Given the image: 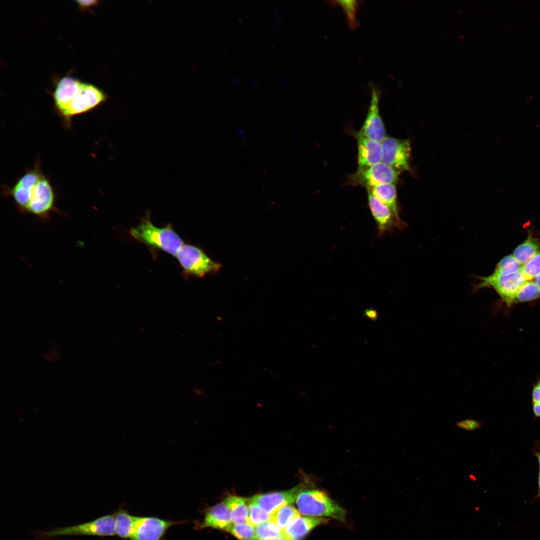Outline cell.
Segmentation results:
<instances>
[{
  "label": "cell",
  "mask_w": 540,
  "mask_h": 540,
  "mask_svg": "<svg viewBox=\"0 0 540 540\" xmlns=\"http://www.w3.org/2000/svg\"><path fill=\"white\" fill-rule=\"evenodd\" d=\"M129 234L136 240L172 256H176L184 244L182 240L170 224L163 228L154 226L150 220L149 212L136 227L130 230Z\"/></svg>",
  "instance_id": "6da1fadb"
},
{
  "label": "cell",
  "mask_w": 540,
  "mask_h": 540,
  "mask_svg": "<svg viewBox=\"0 0 540 540\" xmlns=\"http://www.w3.org/2000/svg\"><path fill=\"white\" fill-rule=\"evenodd\" d=\"M296 502L300 513L305 516L345 520L346 510L320 490L306 488L300 493Z\"/></svg>",
  "instance_id": "7a4b0ae2"
},
{
  "label": "cell",
  "mask_w": 540,
  "mask_h": 540,
  "mask_svg": "<svg viewBox=\"0 0 540 540\" xmlns=\"http://www.w3.org/2000/svg\"><path fill=\"white\" fill-rule=\"evenodd\" d=\"M108 100V96L102 90L93 84L84 82L80 92L57 113L68 128L74 116L91 111Z\"/></svg>",
  "instance_id": "3957f363"
},
{
  "label": "cell",
  "mask_w": 540,
  "mask_h": 540,
  "mask_svg": "<svg viewBox=\"0 0 540 540\" xmlns=\"http://www.w3.org/2000/svg\"><path fill=\"white\" fill-rule=\"evenodd\" d=\"M115 534V517L114 514L102 516L86 523L42 532L38 533V536L41 540H48L66 536H107Z\"/></svg>",
  "instance_id": "277c9868"
},
{
  "label": "cell",
  "mask_w": 540,
  "mask_h": 540,
  "mask_svg": "<svg viewBox=\"0 0 540 540\" xmlns=\"http://www.w3.org/2000/svg\"><path fill=\"white\" fill-rule=\"evenodd\" d=\"M56 196L50 180L43 174L34 186L26 214L40 221L48 222L52 212H61L56 207Z\"/></svg>",
  "instance_id": "5b68a950"
},
{
  "label": "cell",
  "mask_w": 540,
  "mask_h": 540,
  "mask_svg": "<svg viewBox=\"0 0 540 540\" xmlns=\"http://www.w3.org/2000/svg\"><path fill=\"white\" fill-rule=\"evenodd\" d=\"M186 276L201 278L219 271L221 265L212 260L200 248L184 244L176 255Z\"/></svg>",
  "instance_id": "8992f818"
},
{
  "label": "cell",
  "mask_w": 540,
  "mask_h": 540,
  "mask_svg": "<svg viewBox=\"0 0 540 540\" xmlns=\"http://www.w3.org/2000/svg\"><path fill=\"white\" fill-rule=\"evenodd\" d=\"M400 173L380 162L368 167L357 168L354 173L349 176L348 183L368 190L380 185L396 184Z\"/></svg>",
  "instance_id": "52a82bcc"
},
{
  "label": "cell",
  "mask_w": 540,
  "mask_h": 540,
  "mask_svg": "<svg viewBox=\"0 0 540 540\" xmlns=\"http://www.w3.org/2000/svg\"><path fill=\"white\" fill-rule=\"evenodd\" d=\"M480 282L474 286L475 290L492 288L499 294L502 300L508 304H512L516 293L528 280L522 270L510 275L492 274L488 276L479 277Z\"/></svg>",
  "instance_id": "ba28073f"
},
{
  "label": "cell",
  "mask_w": 540,
  "mask_h": 540,
  "mask_svg": "<svg viewBox=\"0 0 540 540\" xmlns=\"http://www.w3.org/2000/svg\"><path fill=\"white\" fill-rule=\"evenodd\" d=\"M42 174L36 162L34 167L27 170L12 186L4 188V196L12 198L20 212L26 214L33 189Z\"/></svg>",
  "instance_id": "9c48e42d"
},
{
  "label": "cell",
  "mask_w": 540,
  "mask_h": 540,
  "mask_svg": "<svg viewBox=\"0 0 540 540\" xmlns=\"http://www.w3.org/2000/svg\"><path fill=\"white\" fill-rule=\"evenodd\" d=\"M380 142L382 162L400 172L410 169L411 148L408 140L386 136Z\"/></svg>",
  "instance_id": "30bf717a"
},
{
  "label": "cell",
  "mask_w": 540,
  "mask_h": 540,
  "mask_svg": "<svg viewBox=\"0 0 540 540\" xmlns=\"http://www.w3.org/2000/svg\"><path fill=\"white\" fill-rule=\"evenodd\" d=\"M184 522L156 516H138L132 534L126 540H165L166 532L170 527Z\"/></svg>",
  "instance_id": "8fae6325"
},
{
  "label": "cell",
  "mask_w": 540,
  "mask_h": 540,
  "mask_svg": "<svg viewBox=\"0 0 540 540\" xmlns=\"http://www.w3.org/2000/svg\"><path fill=\"white\" fill-rule=\"evenodd\" d=\"M304 487L305 484L302 483L286 490L258 494L248 500L266 512L272 514L282 507L292 504L300 493L306 489Z\"/></svg>",
  "instance_id": "7c38bea8"
},
{
  "label": "cell",
  "mask_w": 540,
  "mask_h": 540,
  "mask_svg": "<svg viewBox=\"0 0 540 540\" xmlns=\"http://www.w3.org/2000/svg\"><path fill=\"white\" fill-rule=\"evenodd\" d=\"M371 90V99L367 115L358 132L368 138L381 142L386 136L385 127L380 112V92L373 85Z\"/></svg>",
  "instance_id": "4fadbf2b"
},
{
  "label": "cell",
  "mask_w": 540,
  "mask_h": 540,
  "mask_svg": "<svg viewBox=\"0 0 540 540\" xmlns=\"http://www.w3.org/2000/svg\"><path fill=\"white\" fill-rule=\"evenodd\" d=\"M367 191L368 207L376 222L379 236L394 228L404 226V222L396 218L387 206L370 191Z\"/></svg>",
  "instance_id": "5bb4252c"
},
{
  "label": "cell",
  "mask_w": 540,
  "mask_h": 540,
  "mask_svg": "<svg viewBox=\"0 0 540 540\" xmlns=\"http://www.w3.org/2000/svg\"><path fill=\"white\" fill-rule=\"evenodd\" d=\"M84 82L70 76L61 78L52 93L56 112L64 108L81 91Z\"/></svg>",
  "instance_id": "9a60e30c"
},
{
  "label": "cell",
  "mask_w": 540,
  "mask_h": 540,
  "mask_svg": "<svg viewBox=\"0 0 540 540\" xmlns=\"http://www.w3.org/2000/svg\"><path fill=\"white\" fill-rule=\"evenodd\" d=\"M358 146V168L382 162L381 142L368 138L358 132L356 134Z\"/></svg>",
  "instance_id": "2e32d148"
},
{
  "label": "cell",
  "mask_w": 540,
  "mask_h": 540,
  "mask_svg": "<svg viewBox=\"0 0 540 540\" xmlns=\"http://www.w3.org/2000/svg\"><path fill=\"white\" fill-rule=\"evenodd\" d=\"M328 518L308 516H300L282 531L284 540H302L312 530L326 524Z\"/></svg>",
  "instance_id": "e0dca14e"
},
{
  "label": "cell",
  "mask_w": 540,
  "mask_h": 540,
  "mask_svg": "<svg viewBox=\"0 0 540 540\" xmlns=\"http://www.w3.org/2000/svg\"><path fill=\"white\" fill-rule=\"evenodd\" d=\"M233 522L230 512L222 502L208 508L204 514L202 521L196 524V528H212L228 531Z\"/></svg>",
  "instance_id": "ac0fdd59"
},
{
  "label": "cell",
  "mask_w": 540,
  "mask_h": 540,
  "mask_svg": "<svg viewBox=\"0 0 540 540\" xmlns=\"http://www.w3.org/2000/svg\"><path fill=\"white\" fill-rule=\"evenodd\" d=\"M222 503L229 510L233 524L247 522L249 511L248 499L232 496L226 498Z\"/></svg>",
  "instance_id": "d6986e66"
},
{
  "label": "cell",
  "mask_w": 540,
  "mask_h": 540,
  "mask_svg": "<svg viewBox=\"0 0 540 540\" xmlns=\"http://www.w3.org/2000/svg\"><path fill=\"white\" fill-rule=\"evenodd\" d=\"M116 534L124 539L132 534L138 516H132L124 508H120L114 514Z\"/></svg>",
  "instance_id": "ffe728a7"
},
{
  "label": "cell",
  "mask_w": 540,
  "mask_h": 540,
  "mask_svg": "<svg viewBox=\"0 0 540 540\" xmlns=\"http://www.w3.org/2000/svg\"><path fill=\"white\" fill-rule=\"evenodd\" d=\"M367 190L370 191L381 202L387 206L396 218L398 220L402 221L399 216L396 189L395 184L380 185L368 189Z\"/></svg>",
  "instance_id": "44dd1931"
},
{
  "label": "cell",
  "mask_w": 540,
  "mask_h": 540,
  "mask_svg": "<svg viewBox=\"0 0 540 540\" xmlns=\"http://www.w3.org/2000/svg\"><path fill=\"white\" fill-rule=\"evenodd\" d=\"M540 246L538 240L529 236L514 250L512 255L520 264L523 265L539 252Z\"/></svg>",
  "instance_id": "7402d4cb"
},
{
  "label": "cell",
  "mask_w": 540,
  "mask_h": 540,
  "mask_svg": "<svg viewBox=\"0 0 540 540\" xmlns=\"http://www.w3.org/2000/svg\"><path fill=\"white\" fill-rule=\"evenodd\" d=\"M300 513L291 505L284 506L272 514L271 520L282 531L294 520L300 516Z\"/></svg>",
  "instance_id": "603a6c76"
},
{
  "label": "cell",
  "mask_w": 540,
  "mask_h": 540,
  "mask_svg": "<svg viewBox=\"0 0 540 540\" xmlns=\"http://www.w3.org/2000/svg\"><path fill=\"white\" fill-rule=\"evenodd\" d=\"M540 298V287L532 280H526L514 296L512 304L532 300Z\"/></svg>",
  "instance_id": "cb8c5ba5"
},
{
  "label": "cell",
  "mask_w": 540,
  "mask_h": 540,
  "mask_svg": "<svg viewBox=\"0 0 540 540\" xmlns=\"http://www.w3.org/2000/svg\"><path fill=\"white\" fill-rule=\"evenodd\" d=\"M522 265L512 255L504 257L496 265L493 273L502 275H510L522 270Z\"/></svg>",
  "instance_id": "d4e9b609"
},
{
  "label": "cell",
  "mask_w": 540,
  "mask_h": 540,
  "mask_svg": "<svg viewBox=\"0 0 540 540\" xmlns=\"http://www.w3.org/2000/svg\"><path fill=\"white\" fill-rule=\"evenodd\" d=\"M249 502V511L246 522L256 526L263 522L270 520L272 514L268 513L254 502Z\"/></svg>",
  "instance_id": "484cf974"
},
{
  "label": "cell",
  "mask_w": 540,
  "mask_h": 540,
  "mask_svg": "<svg viewBox=\"0 0 540 540\" xmlns=\"http://www.w3.org/2000/svg\"><path fill=\"white\" fill-rule=\"evenodd\" d=\"M239 540H256V528L248 524H234L228 530Z\"/></svg>",
  "instance_id": "4316f807"
},
{
  "label": "cell",
  "mask_w": 540,
  "mask_h": 540,
  "mask_svg": "<svg viewBox=\"0 0 540 540\" xmlns=\"http://www.w3.org/2000/svg\"><path fill=\"white\" fill-rule=\"evenodd\" d=\"M256 540L278 536L282 534L281 529L271 520L256 526Z\"/></svg>",
  "instance_id": "83f0119b"
},
{
  "label": "cell",
  "mask_w": 540,
  "mask_h": 540,
  "mask_svg": "<svg viewBox=\"0 0 540 540\" xmlns=\"http://www.w3.org/2000/svg\"><path fill=\"white\" fill-rule=\"evenodd\" d=\"M332 2L338 4L342 8L350 27L352 29L356 28L358 24L356 18V10L358 8V2L356 0H335Z\"/></svg>",
  "instance_id": "f1b7e54d"
},
{
  "label": "cell",
  "mask_w": 540,
  "mask_h": 540,
  "mask_svg": "<svg viewBox=\"0 0 540 540\" xmlns=\"http://www.w3.org/2000/svg\"><path fill=\"white\" fill-rule=\"evenodd\" d=\"M522 271L528 280H534L540 274V252L522 265Z\"/></svg>",
  "instance_id": "f546056e"
},
{
  "label": "cell",
  "mask_w": 540,
  "mask_h": 540,
  "mask_svg": "<svg viewBox=\"0 0 540 540\" xmlns=\"http://www.w3.org/2000/svg\"><path fill=\"white\" fill-rule=\"evenodd\" d=\"M482 424L480 421L472 419L464 420L456 423V426L458 428L468 431H473L478 429Z\"/></svg>",
  "instance_id": "4dcf8cb0"
},
{
  "label": "cell",
  "mask_w": 540,
  "mask_h": 540,
  "mask_svg": "<svg viewBox=\"0 0 540 540\" xmlns=\"http://www.w3.org/2000/svg\"><path fill=\"white\" fill-rule=\"evenodd\" d=\"M79 8L84 10L96 6L98 2V0H76Z\"/></svg>",
  "instance_id": "1f68e13d"
},
{
  "label": "cell",
  "mask_w": 540,
  "mask_h": 540,
  "mask_svg": "<svg viewBox=\"0 0 540 540\" xmlns=\"http://www.w3.org/2000/svg\"><path fill=\"white\" fill-rule=\"evenodd\" d=\"M532 399L534 403H540V380L536 384L533 388Z\"/></svg>",
  "instance_id": "d6a6232c"
},
{
  "label": "cell",
  "mask_w": 540,
  "mask_h": 540,
  "mask_svg": "<svg viewBox=\"0 0 540 540\" xmlns=\"http://www.w3.org/2000/svg\"><path fill=\"white\" fill-rule=\"evenodd\" d=\"M533 411L536 416H540V403H534Z\"/></svg>",
  "instance_id": "836d02e7"
},
{
  "label": "cell",
  "mask_w": 540,
  "mask_h": 540,
  "mask_svg": "<svg viewBox=\"0 0 540 540\" xmlns=\"http://www.w3.org/2000/svg\"><path fill=\"white\" fill-rule=\"evenodd\" d=\"M258 540H284V537H283V536H282V535H280V536H275V537H272V538H267Z\"/></svg>",
  "instance_id": "e575fe53"
},
{
  "label": "cell",
  "mask_w": 540,
  "mask_h": 540,
  "mask_svg": "<svg viewBox=\"0 0 540 540\" xmlns=\"http://www.w3.org/2000/svg\"><path fill=\"white\" fill-rule=\"evenodd\" d=\"M534 280V281L540 287V274H538Z\"/></svg>",
  "instance_id": "d590c367"
},
{
  "label": "cell",
  "mask_w": 540,
  "mask_h": 540,
  "mask_svg": "<svg viewBox=\"0 0 540 540\" xmlns=\"http://www.w3.org/2000/svg\"><path fill=\"white\" fill-rule=\"evenodd\" d=\"M538 496L539 497H540V475H539V476H538Z\"/></svg>",
  "instance_id": "8d00e7d4"
},
{
  "label": "cell",
  "mask_w": 540,
  "mask_h": 540,
  "mask_svg": "<svg viewBox=\"0 0 540 540\" xmlns=\"http://www.w3.org/2000/svg\"><path fill=\"white\" fill-rule=\"evenodd\" d=\"M536 456H537V458H538V462H539V466H540V451H539V452H538V453L536 454Z\"/></svg>",
  "instance_id": "74e56055"
}]
</instances>
